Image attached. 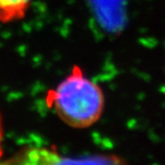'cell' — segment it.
Wrapping results in <instances>:
<instances>
[{"label":"cell","instance_id":"6da1fadb","mask_svg":"<svg viewBox=\"0 0 165 165\" xmlns=\"http://www.w3.org/2000/svg\"><path fill=\"white\" fill-rule=\"evenodd\" d=\"M46 100L58 116L74 128L93 126L99 120L105 108L101 87L87 78L77 66L48 93Z\"/></svg>","mask_w":165,"mask_h":165},{"label":"cell","instance_id":"7a4b0ae2","mask_svg":"<svg viewBox=\"0 0 165 165\" xmlns=\"http://www.w3.org/2000/svg\"><path fill=\"white\" fill-rule=\"evenodd\" d=\"M20 163L31 164H61V163H95V164H119L124 163L114 155H87L78 158L64 157L46 149H37L29 151L20 158Z\"/></svg>","mask_w":165,"mask_h":165},{"label":"cell","instance_id":"3957f363","mask_svg":"<svg viewBox=\"0 0 165 165\" xmlns=\"http://www.w3.org/2000/svg\"><path fill=\"white\" fill-rule=\"evenodd\" d=\"M31 0H0V22L10 23L22 19Z\"/></svg>","mask_w":165,"mask_h":165},{"label":"cell","instance_id":"277c9868","mask_svg":"<svg viewBox=\"0 0 165 165\" xmlns=\"http://www.w3.org/2000/svg\"><path fill=\"white\" fill-rule=\"evenodd\" d=\"M3 151H2V121L0 117V158L2 157Z\"/></svg>","mask_w":165,"mask_h":165}]
</instances>
